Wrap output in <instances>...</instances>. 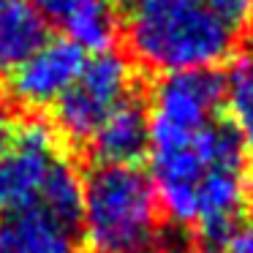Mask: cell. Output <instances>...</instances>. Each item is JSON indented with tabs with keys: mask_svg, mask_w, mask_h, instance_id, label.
I'll return each instance as SVG.
<instances>
[{
	"mask_svg": "<svg viewBox=\"0 0 253 253\" xmlns=\"http://www.w3.org/2000/svg\"><path fill=\"white\" fill-rule=\"evenodd\" d=\"M237 44L240 39L202 0H144L126 22L128 57L153 74L220 66Z\"/></svg>",
	"mask_w": 253,
	"mask_h": 253,
	"instance_id": "6da1fadb",
	"label": "cell"
},
{
	"mask_svg": "<svg viewBox=\"0 0 253 253\" xmlns=\"http://www.w3.org/2000/svg\"><path fill=\"white\" fill-rule=\"evenodd\" d=\"M79 242L87 253H147L164 229V210L147 171L95 164L84 177Z\"/></svg>",
	"mask_w": 253,
	"mask_h": 253,
	"instance_id": "7a4b0ae2",
	"label": "cell"
},
{
	"mask_svg": "<svg viewBox=\"0 0 253 253\" xmlns=\"http://www.w3.org/2000/svg\"><path fill=\"white\" fill-rule=\"evenodd\" d=\"M142 84L131 57L120 52H95L84 60L77 82L52 106L55 131L71 144H87L101 123Z\"/></svg>",
	"mask_w": 253,
	"mask_h": 253,
	"instance_id": "3957f363",
	"label": "cell"
},
{
	"mask_svg": "<svg viewBox=\"0 0 253 253\" xmlns=\"http://www.w3.org/2000/svg\"><path fill=\"white\" fill-rule=\"evenodd\" d=\"M147 98L150 142L193 136L226 112V74L218 66L164 74L150 84Z\"/></svg>",
	"mask_w": 253,
	"mask_h": 253,
	"instance_id": "277c9868",
	"label": "cell"
},
{
	"mask_svg": "<svg viewBox=\"0 0 253 253\" xmlns=\"http://www.w3.org/2000/svg\"><path fill=\"white\" fill-rule=\"evenodd\" d=\"M57 131L49 123L19 120L11 144L0 153V215L39 207L44 182L60 158Z\"/></svg>",
	"mask_w": 253,
	"mask_h": 253,
	"instance_id": "5b68a950",
	"label": "cell"
},
{
	"mask_svg": "<svg viewBox=\"0 0 253 253\" xmlns=\"http://www.w3.org/2000/svg\"><path fill=\"white\" fill-rule=\"evenodd\" d=\"M84 66V49L68 39H46L14 71H8V93L25 109H46L77 82Z\"/></svg>",
	"mask_w": 253,
	"mask_h": 253,
	"instance_id": "8992f818",
	"label": "cell"
},
{
	"mask_svg": "<svg viewBox=\"0 0 253 253\" xmlns=\"http://www.w3.org/2000/svg\"><path fill=\"white\" fill-rule=\"evenodd\" d=\"M95 164L136 166L150 153V98L139 84L93 133L87 142Z\"/></svg>",
	"mask_w": 253,
	"mask_h": 253,
	"instance_id": "52a82bcc",
	"label": "cell"
},
{
	"mask_svg": "<svg viewBox=\"0 0 253 253\" xmlns=\"http://www.w3.org/2000/svg\"><path fill=\"white\" fill-rule=\"evenodd\" d=\"M0 253H82L79 231L49 218L39 207L3 215Z\"/></svg>",
	"mask_w": 253,
	"mask_h": 253,
	"instance_id": "ba28073f",
	"label": "cell"
},
{
	"mask_svg": "<svg viewBox=\"0 0 253 253\" xmlns=\"http://www.w3.org/2000/svg\"><path fill=\"white\" fill-rule=\"evenodd\" d=\"M46 41V22L33 0H0V74H8Z\"/></svg>",
	"mask_w": 253,
	"mask_h": 253,
	"instance_id": "9c48e42d",
	"label": "cell"
},
{
	"mask_svg": "<svg viewBox=\"0 0 253 253\" xmlns=\"http://www.w3.org/2000/svg\"><path fill=\"white\" fill-rule=\"evenodd\" d=\"M226 115L242 133L248 161L253 164V39L242 41L226 74Z\"/></svg>",
	"mask_w": 253,
	"mask_h": 253,
	"instance_id": "30bf717a",
	"label": "cell"
},
{
	"mask_svg": "<svg viewBox=\"0 0 253 253\" xmlns=\"http://www.w3.org/2000/svg\"><path fill=\"white\" fill-rule=\"evenodd\" d=\"M82 191L84 182L79 177L77 166L60 155L52 166L49 177L44 182V191L39 199V210L46 212L49 218L60 220L63 226L79 231V218H82Z\"/></svg>",
	"mask_w": 253,
	"mask_h": 253,
	"instance_id": "8fae6325",
	"label": "cell"
},
{
	"mask_svg": "<svg viewBox=\"0 0 253 253\" xmlns=\"http://www.w3.org/2000/svg\"><path fill=\"white\" fill-rule=\"evenodd\" d=\"M204 6L242 41L253 39V0H202Z\"/></svg>",
	"mask_w": 253,
	"mask_h": 253,
	"instance_id": "7c38bea8",
	"label": "cell"
},
{
	"mask_svg": "<svg viewBox=\"0 0 253 253\" xmlns=\"http://www.w3.org/2000/svg\"><path fill=\"white\" fill-rule=\"evenodd\" d=\"M79 0H33V6L39 8V14L44 17L46 25H52V28L60 30L63 22L68 19V14L77 8Z\"/></svg>",
	"mask_w": 253,
	"mask_h": 253,
	"instance_id": "4fadbf2b",
	"label": "cell"
},
{
	"mask_svg": "<svg viewBox=\"0 0 253 253\" xmlns=\"http://www.w3.org/2000/svg\"><path fill=\"white\" fill-rule=\"evenodd\" d=\"M17 126H19L17 117H14L8 109H3V106H0V153L11 144L14 133H17Z\"/></svg>",
	"mask_w": 253,
	"mask_h": 253,
	"instance_id": "5bb4252c",
	"label": "cell"
},
{
	"mask_svg": "<svg viewBox=\"0 0 253 253\" xmlns=\"http://www.w3.org/2000/svg\"><path fill=\"white\" fill-rule=\"evenodd\" d=\"M226 245H229V253H253V223L242 226Z\"/></svg>",
	"mask_w": 253,
	"mask_h": 253,
	"instance_id": "9a60e30c",
	"label": "cell"
},
{
	"mask_svg": "<svg viewBox=\"0 0 253 253\" xmlns=\"http://www.w3.org/2000/svg\"><path fill=\"white\" fill-rule=\"evenodd\" d=\"M109 3L117 8V14H126V17H128V14L133 11V8H139V6H142L144 0H109Z\"/></svg>",
	"mask_w": 253,
	"mask_h": 253,
	"instance_id": "2e32d148",
	"label": "cell"
},
{
	"mask_svg": "<svg viewBox=\"0 0 253 253\" xmlns=\"http://www.w3.org/2000/svg\"><path fill=\"white\" fill-rule=\"evenodd\" d=\"M193 253H229V251H223L220 245H204V242H202V245H199Z\"/></svg>",
	"mask_w": 253,
	"mask_h": 253,
	"instance_id": "e0dca14e",
	"label": "cell"
},
{
	"mask_svg": "<svg viewBox=\"0 0 253 253\" xmlns=\"http://www.w3.org/2000/svg\"><path fill=\"white\" fill-rule=\"evenodd\" d=\"M248 212L253 215V177L248 180Z\"/></svg>",
	"mask_w": 253,
	"mask_h": 253,
	"instance_id": "ac0fdd59",
	"label": "cell"
},
{
	"mask_svg": "<svg viewBox=\"0 0 253 253\" xmlns=\"http://www.w3.org/2000/svg\"><path fill=\"white\" fill-rule=\"evenodd\" d=\"M147 253H177L174 248H153V251H147Z\"/></svg>",
	"mask_w": 253,
	"mask_h": 253,
	"instance_id": "d6986e66",
	"label": "cell"
}]
</instances>
